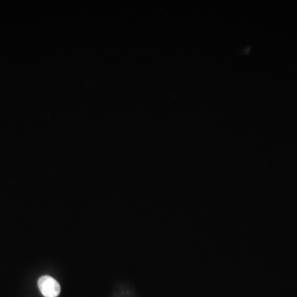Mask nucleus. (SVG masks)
<instances>
[{"label":"nucleus","instance_id":"obj_1","mask_svg":"<svg viewBox=\"0 0 297 297\" xmlns=\"http://www.w3.org/2000/svg\"><path fill=\"white\" fill-rule=\"evenodd\" d=\"M38 287L45 297H57L61 293L59 283L50 276H43L38 280Z\"/></svg>","mask_w":297,"mask_h":297}]
</instances>
